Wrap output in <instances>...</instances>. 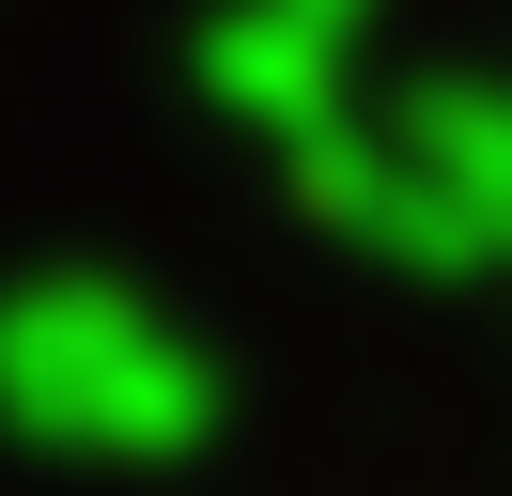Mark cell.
Masks as SVG:
<instances>
[{
	"label": "cell",
	"mask_w": 512,
	"mask_h": 496,
	"mask_svg": "<svg viewBox=\"0 0 512 496\" xmlns=\"http://www.w3.org/2000/svg\"><path fill=\"white\" fill-rule=\"evenodd\" d=\"M342 47H357V0H249V16L202 47V78L295 140V124L326 109V78H342Z\"/></svg>",
	"instance_id": "cell-2"
},
{
	"label": "cell",
	"mask_w": 512,
	"mask_h": 496,
	"mask_svg": "<svg viewBox=\"0 0 512 496\" xmlns=\"http://www.w3.org/2000/svg\"><path fill=\"white\" fill-rule=\"evenodd\" d=\"M0 419L63 450H171L202 434V357L109 279H32L0 310Z\"/></svg>",
	"instance_id": "cell-1"
}]
</instances>
